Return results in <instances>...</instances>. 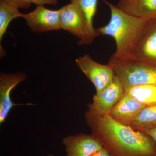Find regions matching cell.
<instances>
[{
    "instance_id": "8fae6325",
    "label": "cell",
    "mask_w": 156,
    "mask_h": 156,
    "mask_svg": "<svg viewBox=\"0 0 156 156\" xmlns=\"http://www.w3.org/2000/svg\"><path fill=\"white\" fill-rule=\"evenodd\" d=\"M146 106L125 92L122 97L112 110L109 115L118 122L129 126Z\"/></svg>"
},
{
    "instance_id": "9c48e42d",
    "label": "cell",
    "mask_w": 156,
    "mask_h": 156,
    "mask_svg": "<svg viewBox=\"0 0 156 156\" xmlns=\"http://www.w3.org/2000/svg\"><path fill=\"white\" fill-rule=\"evenodd\" d=\"M27 76L25 73L16 72L0 73V124L6 121L13 107L17 105L11 99L12 90L18 84L25 81Z\"/></svg>"
},
{
    "instance_id": "2e32d148",
    "label": "cell",
    "mask_w": 156,
    "mask_h": 156,
    "mask_svg": "<svg viewBox=\"0 0 156 156\" xmlns=\"http://www.w3.org/2000/svg\"><path fill=\"white\" fill-rule=\"evenodd\" d=\"M22 13L19 9L0 0V41L2 40L9 23L15 18L20 17Z\"/></svg>"
},
{
    "instance_id": "ffe728a7",
    "label": "cell",
    "mask_w": 156,
    "mask_h": 156,
    "mask_svg": "<svg viewBox=\"0 0 156 156\" xmlns=\"http://www.w3.org/2000/svg\"><path fill=\"white\" fill-rule=\"evenodd\" d=\"M91 156H110L108 152L105 148H102L100 150L97 151Z\"/></svg>"
},
{
    "instance_id": "6da1fadb",
    "label": "cell",
    "mask_w": 156,
    "mask_h": 156,
    "mask_svg": "<svg viewBox=\"0 0 156 156\" xmlns=\"http://www.w3.org/2000/svg\"><path fill=\"white\" fill-rule=\"evenodd\" d=\"M92 135L110 156H156V144L150 136L118 122L109 115L88 111L85 115Z\"/></svg>"
},
{
    "instance_id": "4fadbf2b",
    "label": "cell",
    "mask_w": 156,
    "mask_h": 156,
    "mask_svg": "<svg viewBox=\"0 0 156 156\" xmlns=\"http://www.w3.org/2000/svg\"><path fill=\"white\" fill-rule=\"evenodd\" d=\"M71 3L78 5L85 14L88 24L89 44H92L99 34L93 26V18L97 9L98 0H70Z\"/></svg>"
},
{
    "instance_id": "d6986e66",
    "label": "cell",
    "mask_w": 156,
    "mask_h": 156,
    "mask_svg": "<svg viewBox=\"0 0 156 156\" xmlns=\"http://www.w3.org/2000/svg\"><path fill=\"white\" fill-rule=\"evenodd\" d=\"M139 131L144 132V133L148 135L149 136H150L151 138L154 141L156 144V126L153 127V128Z\"/></svg>"
},
{
    "instance_id": "277c9868",
    "label": "cell",
    "mask_w": 156,
    "mask_h": 156,
    "mask_svg": "<svg viewBox=\"0 0 156 156\" xmlns=\"http://www.w3.org/2000/svg\"><path fill=\"white\" fill-rule=\"evenodd\" d=\"M59 11L61 29L79 38V45H89L87 20L81 8L76 4L70 2L62 7Z\"/></svg>"
},
{
    "instance_id": "8992f818",
    "label": "cell",
    "mask_w": 156,
    "mask_h": 156,
    "mask_svg": "<svg viewBox=\"0 0 156 156\" xmlns=\"http://www.w3.org/2000/svg\"><path fill=\"white\" fill-rule=\"evenodd\" d=\"M125 93L122 83L115 76L112 82L101 92L93 96L92 102L89 105V111L99 115H109L114 107Z\"/></svg>"
},
{
    "instance_id": "ac0fdd59",
    "label": "cell",
    "mask_w": 156,
    "mask_h": 156,
    "mask_svg": "<svg viewBox=\"0 0 156 156\" xmlns=\"http://www.w3.org/2000/svg\"><path fill=\"white\" fill-rule=\"evenodd\" d=\"M32 4L37 6H44L45 5H53L56 6L58 5V0H31Z\"/></svg>"
},
{
    "instance_id": "7c38bea8",
    "label": "cell",
    "mask_w": 156,
    "mask_h": 156,
    "mask_svg": "<svg viewBox=\"0 0 156 156\" xmlns=\"http://www.w3.org/2000/svg\"><path fill=\"white\" fill-rule=\"evenodd\" d=\"M116 6L128 14L146 21L156 19V0H119Z\"/></svg>"
},
{
    "instance_id": "5bb4252c",
    "label": "cell",
    "mask_w": 156,
    "mask_h": 156,
    "mask_svg": "<svg viewBox=\"0 0 156 156\" xmlns=\"http://www.w3.org/2000/svg\"><path fill=\"white\" fill-rule=\"evenodd\" d=\"M125 92L145 106L156 103L155 85H137L131 87Z\"/></svg>"
},
{
    "instance_id": "ba28073f",
    "label": "cell",
    "mask_w": 156,
    "mask_h": 156,
    "mask_svg": "<svg viewBox=\"0 0 156 156\" xmlns=\"http://www.w3.org/2000/svg\"><path fill=\"white\" fill-rule=\"evenodd\" d=\"M129 59L156 65V19L147 21Z\"/></svg>"
},
{
    "instance_id": "7a4b0ae2",
    "label": "cell",
    "mask_w": 156,
    "mask_h": 156,
    "mask_svg": "<svg viewBox=\"0 0 156 156\" xmlns=\"http://www.w3.org/2000/svg\"><path fill=\"white\" fill-rule=\"evenodd\" d=\"M102 1L110 10V20L96 30L99 35L114 39L116 48L112 57L121 60L129 59L147 21L128 14L106 0Z\"/></svg>"
},
{
    "instance_id": "44dd1931",
    "label": "cell",
    "mask_w": 156,
    "mask_h": 156,
    "mask_svg": "<svg viewBox=\"0 0 156 156\" xmlns=\"http://www.w3.org/2000/svg\"><path fill=\"white\" fill-rule=\"evenodd\" d=\"M48 156H55L54 155H53L52 154H50L48 155Z\"/></svg>"
},
{
    "instance_id": "e0dca14e",
    "label": "cell",
    "mask_w": 156,
    "mask_h": 156,
    "mask_svg": "<svg viewBox=\"0 0 156 156\" xmlns=\"http://www.w3.org/2000/svg\"><path fill=\"white\" fill-rule=\"evenodd\" d=\"M7 3L18 9H28L32 4L31 0H5Z\"/></svg>"
},
{
    "instance_id": "5b68a950",
    "label": "cell",
    "mask_w": 156,
    "mask_h": 156,
    "mask_svg": "<svg viewBox=\"0 0 156 156\" xmlns=\"http://www.w3.org/2000/svg\"><path fill=\"white\" fill-rule=\"evenodd\" d=\"M76 64L94 85L96 93L101 92L112 82L115 76L113 69L109 63L96 62L89 54H84L75 60Z\"/></svg>"
},
{
    "instance_id": "30bf717a",
    "label": "cell",
    "mask_w": 156,
    "mask_h": 156,
    "mask_svg": "<svg viewBox=\"0 0 156 156\" xmlns=\"http://www.w3.org/2000/svg\"><path fill=\"white\" fill-rule=\"evenodd\" d=\"M66 156H91L100 150L103 146L92 134L69 135L62 139Z\"/></svg>"
},
{
    "instance_id": "9a60e30c",
    "label": "cell",
    "mask_w": 156,
    "mask_h": 156,
    "mask_svg": "<svg viewBox=\"0 0 156 156\" xmlns=\"http://www.w3.org/2000/svg\"><path fill=\"white\" fill-rule=\"evenodd\" d=\"M156 126V103L145 107L130 124L137 131L149 129Z\"/></svg>"
},
{
    "instance_id": "52a82bcc",
    "label": "cell",
    "mask_w": 156,
    "mask_h": 156,
    "mask_svg": "<svg viewBox=\"0 0 156 156\" xmlns=\"http://www.w3.org/2000/svg\"><path fill=\"white\" fill-rule=\"evenodd\" d=\"M20 17L25 20L34 32H47L61 29L59 9L50 10L43 6H37L30 13H22Z\"/></svg>"
},
{
    "instance_id": "3957f363",
    "label": "cell",
    "mask_w": 156,
    "mask_h": 156,
    "mask_svg": "<svg viewBox=\"0 0 156 156\" xmlns=\"http://www.w3.org/2000/svg\"><path fill=\"white\" fill-rule=\"evenodd\" d=\"M108 63L122 83L125 92L137 85L156 86V65L131 59L121 60L112 56Z\"/></svg>"
}]
</instances>
